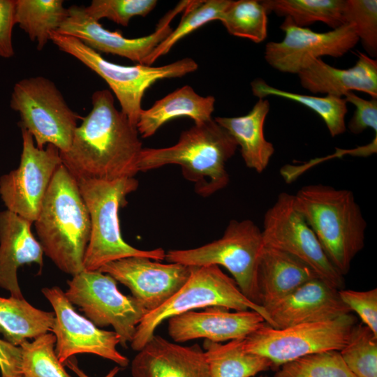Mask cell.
Returning <instances> with one entry per match:
<instances>
[{
  "instance_id": "obj_1",
  "label": "cell",
  "mask_w": 377,
  "mask_h": 377,
  "mask_svg": "<svg viewBox=\"0 0 377 377\" xmlns=\"http://www.w3.org/2000/svg\"><path fill=\"white\" fill-rule=\"evenodd\" d=\"M91 103L69 149L59 151L63 165L76 180L134 177L143 148L136 126L116 108L109 90L96 91Z\"/></svg>"
},
{
  "instance_id": "obj_2",
  "label": "cell",
  "mask_w": 377,
  "mask_h": 377,
  "mask_svg": "<svg viewBox=\"0 0 377 377\" xmlns=\"http://www.w3.org/2000/svg\"><path fill=\"white\" fill-rule=\"evenodd\" d=\"M34 223L43 253L60 270L72 276L84 270L89 214L77 180L63 163L52 177Z\"/></svg>"
},
{
  "instance_id": "obj_3",
  "label": "cell",
  "mask_w": 377,
  "mask_h": 377,
  "mask_svg": "<svg viewBox=\"0 0 377 377\" xmlns=\"http://www.w3.org/2000/svg\"><path fill=\"white\" fill-rule=\"evenodd\" d=\"M237 147L228 132L212 119L182 131L172 146L142 148L138 168L146 172L178 165L183 177L194 184L195 192L205 198L228 184L226 165Z\"/></svg>"
},
{
  "instance_id": "obj_4",
  "label": "cell",
  "mask_w": 377,
  "mask_h": 377,
  "mask_svg": "<svg viewBox=\"0 0 377 377\" xmlns=\"http://www.w3.org/2000/svg\"><path fill=\"white\" fill-rule=\"evenodd\" d=\"M295 204L327 258L344 276L364 246L367 222L352 191L324 184L302 187Z\"/></svg>"
},
{
  "instance_id": "obj_5",
  "label": "cell",
  "mask_w": 377,
  "mask_h": 377,
  "mask_svg": "<svg viewBox=\"0 0 377 377\" xmlns=\"http://www.w3.org/2000/svg\"><path fill=\"white\" fill-rule=\"evenodd\" d=\"M77 182L91 221L90 239L83 262L84 270H98L110 262L131 256H143L159 261L165 259V251L162 248L141 250L131 246L122 238L118 212L127 204L126 196L138 188L139 183L136 179Z\"/></svg>"
},
{
  "instance_id": "obj_6",
  "label": "cell",
  "mask_w": 377,
  "mask_h": 377,
  "mask_svg": "<svg viewBox=\"0 0 377 377\" xmlns=\"http://www.w3.org/2000/svg\"><path fill=\"white\" fill-rule=\"evenodd\" d=\"M219 306L237 311L253 310L270 325L265 309L244 295L235 281L217 265L191 267L184 286L164 304L147 313L136 327L131 347L140 350L165 320L204 307Z\"/></svg>"
},
{
  "instance_id": "obj_7",
  "label": "cell",
  "mask_w": 377,
  "mask_h": 377,
  "mask_svg": "<svg viewBox=\"0 0 377 377\" xmlns=\"http://www.w3.org/2000/svg\"><path fill=\"white\" fill-rule=\"evenodd\" d=\"M50 40L102 77L114 93L121 111L136 126L142 110L141 102L146 90L158 80L180 77L198 69L191 58H184L161 66L144 64L122 66L105 60L99 52L79 39L56 31Z\"/></svg>"
},
{
  "instance_id": "obj_8",
  "label": "cell",
  "mask_w": 377,
  "mask_h": 377,
  "mask_svg": "<svg viewBox=\"0 0 377 377\" xmlns=\"http://www.w3.org/2000/svg\"><path fill=\"white\" fill-rule=\"evenodd\" d=\"M263 246L262 230L253 221L233 219L221 238L194 249L170 250L165 252V260L189 267L223 266L244 295L261 306L257 269Z\"/></svg>"
},
{
  "instance_id": "obj_9",
  "label": "cell",
  "mask_w": 377,
  "mask_h": 377,
  "mask_svg": "<svg viewBox=\"0 0 377 377\" xmlns=\"http://www.w3.org/2000/svg\"><path fill=\"white\" fill-rule=\"evenodd\" d=\"M10 107L19 112L20 128L30 133L38 149L51 144L60 152L69 149L80 117L52 81L42 76L18 81L13 87Z\"/></svg>"
},
{
  "instance_id": "obj_10",
  "label": "cell",
  "mask_w": 377,
  "mask_h": 377,
  "mask_svg": "<svg viewBox=\"0 0 377 377\" xmlns=\"http://www.w3.org/2000/svg\"><path fill=\"white\" fill-rule=\"evenodd\" d=\"M356 324L351 313L335 319L276 329L265 323L243 339L249 353L269 359L276 370L282 364L306 355L341 350Z\"/></svg>"
},
{
  "instance_id": "obj_11",
  "label": "cell",
  "mask_w": 377,
  "mask_h": 377,
  "mask_svg": "<svg viewBox=\"0 0 377 377\" xmlns=\"http://www.w3.org/2000/svg\"><path fill=\"white\" fill-rule=\"evenodd\" d=\"M65 295L97 327L112 326L127 348L138 325L148 313L132 295L122 294L117 281L98 270H83L68 281Z\"/></svg>"
},
{
  "instance_id": "obj_12",
  "label": "cell",
  "mask_w": 377,
  "mask_h": 377,
  "mask_svg": "<svg viewBox=\"0 0 377 377\" xmlns=\"http://www.w3.org/2000/svg\"><path fill=\"white\" fill-rule=\"evenodd\" d=\"M262 235L264 245L294 256L320 279L339 290L344 289L343 276L332 265L313 231L296 208L294 195L279 194L265 214Z\"/></svg>"
},
{
  "instance_id": "obj_13",
  "label": "cell",
  "mask_w": 377,
  "mask_h": 377,
  "mask_svg": "<svg viewBox=\"0 0 377 377\" xmlns=\"http://www.w3.org/2000/svg\"><path fill=\"white\" fill-rule=\"evenodd\" d=\"M21 131L20 163L17 169L0 177V195L8 210L33 223L62 161L55 146L48 144L45 149H38L30 133Z\"/></svg>"
},
{
  "instance_id": "obj_14",
  "label": "cell",
  "mask_w": 377,
  "mask_h": 377,
  "mask_svg": "<svg viewBox=\"0 0 377 377\" xmlns=\"http://www.w3.org/2000/svg\"><path fill=\"white\" fill-rule=\"evenodd\" d=\"M42 293L54 313L52 332L55 336V353L61 364L80 353L94 354L126 367L129 360L117 349L120 338L114 331L99 329L80 315L58 286L43 288Z\"/></svg>"
},
{
  "instance_id": "obj_15",
  "label": "cell",
  "mask_w": 377,
  "mask_h": 377,
  "mask_svg": "<svg viewBox=\"0 0 377 377\" xmlns=\"http://www.w3.org/2000/svg\"><path fill=\"white\" fill-rule=\"evenodd\" d=\"M280 28L285 36L280 42L271 41L266 44L265 59L272 68L283 73L297 74L323 56L342 57L359 41L348 24L318 33L307 27H298L285 18Z\"/></svg>"
},
{
  "instance_id": "obj_16",
  "label": "cell",
  "mask_w": 377,
  "mask_h": 377,
  "mask_svg": "<svg viewBox=\"0 0 377 377\" xmlns=\"http://www.w3.org/2000/svg\"><path fill=\"white\" fill-rule=\"evenodd\" d=\"M190 1H182L169 10L156 24L154 32L148 36L128 38L119 31L105 29L85 13L84 6L73 5L68 8V15L56 31L75 37L96 52L126 57L142 64L145 59L172 31L170 24L182 13Z\"/></svg>"
},
{
  "instance_id": "obj_17",
  "label": "cell",
  "mask_w": 377,
  "mask_h": 377,
  "mask_svg": "<svg viewBox=\"0 0 377 377\" xmlns=\"http://www.w3.org/2000/svg\"><path fill=\"white\" fill-rule=\"evenodd\" d=\"M191 270L189 266L143 256L114 260L98 269L126 286L148 313L169 300L186 282Z\"/></svg>"
},
{
  "instance_id": "obj_18",
  "label": "cell",
  "mask_w": 377,
  "mask_h": 377,
  "mask_svg": "<svg viewBox=\"0 0 377 377\" xmlns=\"http://www.w3.org/2000/svg\"><path fill=\"white\" fill-rule=\"evenodd\" d=\"M271 327L286 328L297 325L323 322L350 313L339 290L314 278L265 307Z\"/></svg>"
},
{
  "instance_id": "obj_19",
  "label": "cell",
  "mask_w": 377,
  "mask_h": 377,
  "mask_svg": "<svg viewBox=\"0 0 377 377\" xmlns=\"http://www.w3.org/2000/svg\"><path fill=\"white\" fill-rule=\"evenodd\" d=\"M266 323L253 310L231 312L223 307L189 311L168 319V332L175 342L205 338L215 343L244 339Z\"/></svg>"
},
{
  "instance_id": "obj_20",
  "label": "cell",
  "mask_w": 377,
  "mask_h": 377,
  "mask_svg": "<svg viewBox=\"0 0 377 377\" xmlns=\"http://www.w3.org/2000/svg\"><path fill=\"white\" fill-rule=\"evenodd\" d=\"M131 372L132 377H210L198 344L180 346L155 334L134 357Z\"/></svg>"
},
{
  "instance_id": "obj_21",
  "label": "cell",
  "mask_w": 377,
  "mask_h": 377,
  "mask_svg": "<svg viewBox=\"0 0 377 377\" xmlns=\"http://www.w3.org/2000/svg\"><path fill=\"white\" fill-rule=\"evenodd\" d=\"M28 220L6 209L0 212V288L22 298L17 269L24 264L43 265V251Z\"/></svg>"
},
{
  "instance_id": "obj_22",
  "label": "cell",
  "mask_w": 377,
  "mask_h": 377,
  "mask_svg": "<svg viewBox=\"0 0 377 377\" xmlns=\"http://www.w3.org/2000/svg\"><path fill=\"white\" fill-rule=\"evenodd\" d=\"M297 75L302 87L313 94L341 97L355 90L377 98V61L360 52L350 68L333 67L319 58Z\"/></svg>"
},
{
  "instance_id": "obj_23",
  "label": "cell",
  "mask_w": 377,
  "mask_h": 377,
  "mask_svg": "<svg viewBox=\"0 0 377 377\" xmlns=\"http://www.w3.org/2000/svg\"><path fill=\"white\" fill-rule=\"evenodd\" d=\"M317 277L313 270L301 260L286 251L264 245L257 269L260 304L265 309Z\"/></svg>"
},
{
  "instance_id": "obj_24",
  "label": "cell",
  "mask_w": 377,
  "mask_h": 377,
  "mask_svg": "<svg viewBox=\"0 0 377 377\" xmlns=\"http://www.w3.org/2000/svg\"><path fill=\"white\" fill-rule=\"evenodd\" d=\"M269 111L268 100L259 98L245 115L214 119L240 147L246 166L258 173L267 168L274 153V145L265 139L264 134V124Z\"/></svg>"
},
{
  "instance_id": "obj_25",
  "label": "cell",
  "mask_w": 377,
  "mask_h": 377,
  "mask_svg": "<svg viewBox=\"0 0 377 377\" xmlns=\"http://www.w3.org/2000/svg\"><path fill=\"white\" fill-rule=\"evenodd\" d=\"M215 98L201 96L188 85L182 87L156 101L140 113L136 128L142 138L152 136L165 123L179 117H188L195 124L212 119Z\"/></svg>"
},
{
  "instance_id": "obj_26",
  "label": "cell",
  "mask_w": 377,
  "mask_h": 377,
  "mask_svg": "<svg viewBox=\"0 0 377 377\" xmlns=\"http://www.w3.org/2000/svg\"><path fill=\"white\" fill-rule=\"evenodd\" d=\"M54 317V312L36 309L24 297H0V333L13 346L52 332Z\"/></svg>"
},
{
  "instance_id": "obj_27",
  "label": "cell",
  "mask_w": 377,
  "mask_h": 377,
  "mask_svg": "<svg viewBox=\"0 0 377 377\" xmlns=\"http://www.w3.org/2000/svg\"><path fill=\"white\" fill-rule=\"evenodd\" d=\"M203 348L210 377H253L274 369L267 357L246 352L243 348V339L224 344L205 339Z\"/></svg>"
},
{
  "instance_id": "obj_28",
  "label": "cell",
  "mask_w": 377,
  "mask_h": 377,
  "mask_svg": "<svg viewBox=\"0 0 377 377\" xmlns=\"http://www.w3.org/2000/svg\"><path fill=\"white\" fill-rule=\"evenodd\" d=\"M62 0H15V24L42 50L68 15Z\"/></svg>"
},
{
  "instance_id": "obj_29",
  "label": "cell",
  "mask_w": 377,
  "mask_h": 377,
  "mask_svg": "<svg viewBox=\"0 0 377 377\" xmlns=\"http://www.w3.org/2000/svg\"><path fill=\"white\" fill-rule=\"evenodd\" d=\"M344 0H265L267 11L290 19L293 24L305 27L316 22L336 29L343 25Z\"/></svg>"
},
{
  "instance_id": "obj_30",
  "label": "cell",
  "mask_w": 377,
  "mask_h": 377,
  "mask_svg": "<svg viewBox=\"0 0 377 377\" xmlns=\"http://www.w3.org/2000/svg\"><path fill=\"white\" fill-rule=\"evenodd\" d=\"M251 89L259 98L268 96H279L297 102L311 109L322 118L332 137L339 135L346 131L345 117L348 109L344 98L330 95L318 97L289 92L272 87L262 79L253 81Z\"/></svg>"
},
{
  "instance_id": "obj_31",
  "label": "cell",
  "mask_w": 377,
  "mask_h": 377,
  "mask_svg": "<svg viewBox=\"0 0 377 377\" xmlns=\"http://www.w3.org/2000/svg\"><path fill=\"white\" fill-rule=\"evenodd\" d=\"M231 0L190 1L177 28L160 43L142 64L151 66L158 58L166 54L182 38L213 20H219Z\"/></svg>"
},
{
  "instance_id": "obj_32",
  "label": "cell",
  "mask_w": 377,
  "mask_h": 377,
  "mask_svg": "<svg viewBox=\"0 0 377 377\" xmlns=\"http://www.w3.org/2000/svg\"><path fill=\"white\" fill-rule=\"evenodd\" d=\"M267 14L261 1H230L219 21L230 34L259 43L267 36Z\"/></svg>"
},
{
  "instance_id": "obj_33",
  "label": "cell",
  "mask_w": 377,
  "mask_h": 377,
  "mask_svg": "<svg viewBox=\"0 0 377 377\" xmlns=\"http://www.w3.org/2000/svg\"><path fill=\"white\" fill-rule=\"evenodd\" d=\"M55 336L47 332L20 346L23 377H71L55 353Z\"/></svg>"
},
{
  "instance_id": "obj_34",
  "label": "cell",
  "mask_w": 377,
  "mask_h": 377,
  "mask_svg": "<svg viewBox=\"0 0 377 377\" xmlns=\"http://www.w3.org/2000/svg\"><path fill=\"white\" fill-rule=\"evenodd\" d=\"M274 377H355L343 362L339 350H330L304 355L282 364Z\"/></svg>"
},
{
  "instance_id": "obj_35",
  "label": "cell",
  "mask_w": 377,
  "mask_h": 377,
  "mask_svg": "<svg viewBox=\"0 0 377 377\" xmlns=\"http://www.w3.org/2000/svg\"><path fill=\"white\" fill-rule=\"evenodd\" d=\"M339 352L355 377H377V336L368 327L356 323Z\"/></svg>"
},
{
  "instance_id": "obj_36",
  "label": "cell",
  "mask_w": 377,
  "mask_h": 377,
  "mask_svg": "<svg viewBox=\"0 0 377 377\" xmlns=\"http://www.w3.org/2000/svg\"><path fill=\"white\" fill-rule=\"evenodd\" d=\"M343 20L353 29L367 52L377 55V1L344 0Z\"/></svg>"
},
{
  "instance_id": "obj_37",
  "label": "cell",
  "mask_w": 377,
  "mask_h": 377,
  "mask_svg": "<svg viewBox=\"0 0 377 377\" xmlns=\"http://www.w3.org/2000/svg\"><path fill=\"white\" fill-rule=\"evenodd\" d=\"M157 2L156 0H93L84 9L95 21L107 18L126 27L133 17L148 15Z\"/></svg>"
},
{
  "instance_id": "obj_38",
  "label": "cell",
  "mask_w": 377,
  "mask_h": 377,
  "mask_svg": "<svg viewBox=\"0 0 377 377\" xmlns=\"http://www.w3.org/2000/svg\"><path fill=\"white\" fill-rule=\"evenodd\" d=\"M339 294L350 311H355L364 325L377 336V288L365 291L341 289Z\"/></svg>"
},
{
  "instance_id": "obj_39",
  "label": "cell",
  "mask_w": 377,
  "mask_h": 377,
  "mask_svg": "<svg viewBox=\"0 0 377 377\" xmlns=\"http://www.w3.org/2000/svg\"><path fill=\"white\" fill-rule=\"evenodd\" d=\"M344 96L347 103L355 107L353 116L348 124L349 131L352 133L359 134L371 128L377 135V98L366 100L352 91L348 92Z\"/></svg>"
},
{
  "instance_id": "obj_40",
  "label": "cell",
  "mask_w": 377,
  "mask_h": 377,
  "mask_svg": "<svg viewBox=\"0 0 377 377\" xmlns=\"http://www.w3.org/2000/svg\"><path fill=\"white\" fill-rule=\"evenodd\" d=\"M15 0H0V57L8 59L14 55L12 41L15 21Z\"/></svg>"
},
{
  "instance_id": "obj_41",
  "label": "cell",
  "mask_w": 377,
  "mask_h": 377,
  "mask_svg": "<svg viewBox=\"0 0 377 377\" xmlns=\"http://www.w3.org/2000/svg\"><path fill=\"white\" fill-rule=\"evenodd\" d=\"M0 371L1 377H16L21 374V348L0 339Z\"/></svg>"
},
{
  "instance_id": "obj_42",
  "label": "cell",
  "mask_w": 377,
  "mask_h": 377,
  "mask_svg": "<svg viewBox=\"0 0 377 377\" xmlns=\"http://www.w3.org/2000/svg\"><path fill=\"white\" fill-rule=\"evenodd\" d=\"M64 364L75 373L77 377H90L79 368L75 359L69 358L64 365ZM119 367H114L103 377H115L119 371Z\"/></svg>"
},
{
  "instance_id": "obj_43",
  "label": "cell",
  "mask_w": 377,
  "mask_h": 377,
  "mask_svg": "<svg viewBox=\"0 0 377 377\" xmlns=\"http://www.w3.org/2000/svg\"><path fill=\"white\" fill-rule=\"evenodd\" d=\"M260 377H267V376H260Z\"/></svg>"
},
{
  "instance_id": "obj_44",
  "label": "cell",
  "mask_w": 377,
  "mask_h": 377,
  "mask_svg": "<svg viewBox=\"0 0 377 377\" xmlns=\"http://www.w3.org/2000/svg\"><path fill=\"white\" fill-rule=\"evenodd\" d=\"M16 377H23L22 376H16Z\"/></svg>"
}]
</instances>
